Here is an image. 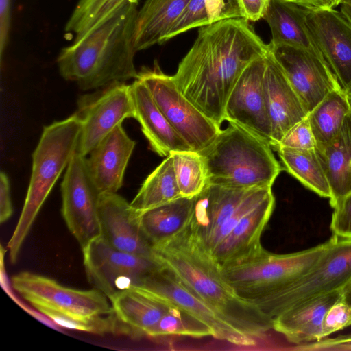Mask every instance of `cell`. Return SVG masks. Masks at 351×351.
Masks as SVG:
<instances>
[{
	"mask_svg": "<svg viewBox=\"0 0 351 351\" xmlns=\"http://www.w3.org/2000/svg\"><path fill=\"white\" fill-rule=\"evenodd\" d=\"M287 2L296 4L299 6L313 9V8H322L317 0H283Z\"/></svg>",
	"mask_w": 351,
	"mask_h": 351,
	"instance_id": "obj_45",
	"label": "cell"
},
{
	"mask_svg": "<svg viewBox=\"0 0 351 351\" xmlns=\"http://www.w3.org/2000/svg\"><path fill=\"white\" fill-rule=\"evenodd\" d=\"M243 18L248 21H257L263 19L270 0H239Z\"/></svg>",
	"mask_w": 351,
	"mask_h": 351,
	"instance_id": "obj_42",
	"label": "cell"
},
{
	"mask_svg": "<svg viewBox=\"0 0 351 351\" xmlns=\"http://www.w3.org/2000/svg\"><path fill=\"white\" fill-rule=\"evenodd\" d=\"M332 241L333 236L315 247L285 254L269 252L261 245L238 259L221 265V271L239 297L259 309L308 272Z\"/></svg>",
	"mask_w": 351,
	"mask_h": 351,
	"instance_id": "obj_6",
	"label": "cell"
},
{
	"mask_svg": "<svg viewBox=\"0 0 351 351\" xmlns=\"http://www.w3.org/2000/svg\"><path fill=\"white\" fill-rule=\"evenodd\" d=\"M340 5L341 13L351 24V0H343Z\"/></svg>",
	"mask_w": 351,
	"mask_h": 351,
	"instance_id": "obj_46",
	"label": "cell"
},
{
	"mask_svg": "<svg viewBox=\"0 0 351 351\" xmlns=\"http://www.w3.org/2000/svg\"><path fill=\"white\" fill-rule=\"evenodd\" d=\"M330 230L340 238L351 239V193L333 208Z\"/></svg>",
	"mask_w": 351,
	"mask_h": 351,
	"instance_id": "obj_39",
	"label": "cell"
},
{
	"mask_svg": "<svg viewBox=\"0 0 351 351\" xmlns=\"http://www.w3.org/2000/svg\"><path fill=\"white\" fill-rule=\"evenodd\" d=\"M132 289L193 315L210 328L215 338L237 346H250L256 343L255 339L239 332L226 323L211 307L160 265Z\"/></svg>",
	"mask_w": 351,
	"mask_h": 351,
	"instance_id": "obj_13",
	"label": "cell"
},
{
	"mask_svg": "<svg viewBox=\"0 0 351 351\" xmlns=\"http://www.w3.org/2000/svg\"><path fill=\"white\" fill-rule=\"evenodd\" d=\"M210 24L243 18L239 0H204Z\"/></svg>",
	"mask_w": 351,
	"mask_h": 351,
	"instance_id": "obj_40",
	"label": "cell"
},
{
	"mask_svg": "<svg viewBox=\"0 0 351 351\" xmlns=\"http://www.w3.org/2000/svg\"><path fill=\"white\" fill-rule=\"evenodd\" d=\"M134 118L140 123L152 149L160 156L176 151L191 150L156 104L149 88L139 78L130 84Z\"/></svg>",
	"mask_w": 351,
	"mask_h": 351,
	"instance_id": "obj_20",
	"label": "cell"
},
{
	"mask_svg": "<svg viewBox=\"0 0 351 351\" xmlns=\"http://www.w3.org/2000/svg\"><path fill=\"white\" fill-rule=\"evenodd\" d=\"M276 151L283 169L319 196L330 199V186L316 149L280 147Z\"/></svg>",
	"mask_w": 351,
	"mask_h": 351,
	"instance_id": "obj_31",
	"label": "cell"
},
{
	"mask_svg": "<svg viewBox=\"0 0 351 351\" xmlns=\"http://www.w3.org/2000/svg\"><path fill=\"white\" fill-rule=\"evenodd\" d=\"M138 78L146 84L162 114L192 151L199 152L221 131L220 126L182 93L172 76L163 73L157 61L151 68H142Z\"/></svg>",
	"mask_w": 351,
	"mask_h": 351,
	"instance_id": "obj_8",
	"label": "cell"
},
{
	"mask_svg": "<svg viewBox=\"0 0 351 351\" xmlns=\"http://www.w3.org/2000/svg\"><path fill=\"white\" fill-rule=\"evenodd\" d=\"M306 10V8L283 0H270L263 18L271 33L269 47L290 46L324 57L308 31Z\"/></svg>",
	"mask_w": 351,
	"mask_h": 351,
	"instance_id": "obj_24",
	"label": "cell"
},
{
	"mask_svg": "<svg viewBox=\"0 0 351 351\" xmlns=\"http://www.w3.org/2000/svg\"><path fill=\"white\" fill-rule=\"evenodd\" d=\"M13 213L10 196V186L8 176L0 173V222L3 223L10 219Z\"/></svg>",
	"mask_w": 351,
	"mask_h": 351,
	"instance_id": "obj_43",
	"label": "cell"
},
{
	"mask_svg": "<svg viewBox=\"0 0 351 351\" xmlns=\"http://www.w3.org/2000/svg\"><path fill=\"white\" fill-rule=\"evenodd\" d=\"M102 236L114 248L152 260V248L130 203L115 193L101 194L98 202Z\"/></svg>",
	"mask_w": 351,
	"mask_h": 351,
	"instance_id": "obj_17",
	"label": "cell"
},
{
	"mask_svg": "<svg viewBox=\"0 0 351 351\" xmlns=\"http://www.w3.org/2000/svg\"><path fill=\"white\" fill-rule=\"evenodd\" d=\"M269 48L307 114L329 93L342 89L324 57L290 46Z\"/></svg>",
	"mask_w": 351,
	"mask_h": 351,
	"instance_id": "obj_14",
	"label": "cell"
},
{
	"mask_svg": "<svg viewBox=\"0 0 351 351\" xmlns=\"http://www.w3.org/2000/svg\"><path fill=\"white\" fill-rule=\"evenodd\" d=\"M209 24L204 0H190L165 36L163 43L189 29Z\"/></svg>",
	"mask_w": 351,
	"mask_h": 351,
	"instance_id": "obj_36",
	"label": "cell"
},
{
	"mask_svg": "<svg viewBox=\"0 0 351 351\" xmlns=\"http://www.w3.org/2000/svg\"><path fill=\"white\" fill-rule=\"evenodd\" d=\"M171 154L147 177L130 202L138 217L144 212L181 197Z\"/></svg>",
	"mask_w": 351,
	"mask_h": 351,
	"instance_id": "obj_30",
	"label": "cell"
},
{
	"mask_svg": "<svg viewBox=\"0 0 351 351\" xmlns=\"http://www.w3.org/2000/svg\"><path fill=\"white\" fill-rule=\"evenodd\" d=\"M267 112L271 130L274 149L295 124L307 112L283 71L269 48L263 80Z\"/></svg>",
	"mask_w": 351,
	"mask_h": 351,
	"instance_id": "obj_18",
	"label": "cell"
},
{
	"mask_svg": "<svg viewBox=\"0 0 351 351\" xmlns=\"http://www.w3.org/2000/svg\"><path fill=\"white\" fill-rule=\"evenodd\" d=\"M11 0H0V56L6 47L10 26Z\"/></svg>",
	"mask_w": 351,
	"mask_h": 351,
	"instance_id": "obj_44",
	"label": "cell"
},
{
	"mask_svg": "<svg viewBox=\"0 0 351 351\" xmlns=\"http://www.w3.org/2000/svg\"><path fill=\"white\" fill-rule=\"evenodd\" d=\"M271 145L233 123L198 152L207 184L232 189L271 187L283 169Z\"/></svg>",
	"mask_w": 351,
	"mask_h": 351,
	"instance_id": "obj_4",
	"label": "cell"
},
{
	"mask_svg": "<svg viewBox=\"0 0 351 351\" xmlns=\"http://www.w3.org/2000/svg\"><path fill=\"white\" fill-rule=\"evenodd\" d=\"M350 111L346 93L338 89L329 93L307 114L317 151L324 150L338 136Z\"/></svg>",
	"mask_w": 351,
	"mask_h": 351,
	"instance_id": "obj_29",
	"label": "cell"
},
{
	"mask_svg": "<svg viewBox=\"0 0 351 351\" xmlns=\"http://www.w3.org/2000/svg\"><path fill=\"white\" fill-rule=\"evenodd\" d=\"M342 290L314 298L273 319V329L295 347L324 338L322 324L329 308L342 298Z\"/></svg>",
	"mask_w": 351,
	"mask_h": 351,
	"instance_id": "obj_22",
	"label": "cell"
},
{
	"mask_svg": "<svg viewBox=\"0 0 351 351\" xmlns=\"http://www.w3.org/2000/svg\"><path fill=\"white\" fill-rule=\"evenodd\" d=\"M152 260L171 273L226 323L256 340L273 329V320L239 297L191 221L180 232L153 245Z\"/></svg>",
	"mask_w": 351,
	"mask_h": 351,
	"instance_id": "obj_2",
	"label": "cell"
},
{
	"mask_svg": "<svg viewBox=\"0 0 351 351\" xmlns=\"http://www.w3.org/2000/svg\"><path fill=\"white\" fill-rule=\"evenodd\" d=\"M56 324L69 329H73L97 335L107 333L128 335L123 324L114 313L92 317H75L66 315L47 308H36Z\"/></svg>",
	"mask_w": 351,
	"mask_h": 351,
	"instance_id": "obj_34",
	"label": "cell"
},
{
	"mask_svg": "<svg viewBox=\"0 0 351 351\" xmlns=\"http://www.w3.org/2000/svg\"><path fill=\"white\" fill-rule=\"evenodd\" d=\"M275 206L273 195L245 215L210 253L219 266L238 259L261 246V234Z\"/></svg>",
	"mask_w": 351,
	"mask_h": 351,
	"instance_id": "obj_23",
	"label": "cell"
},
{
	"mask_svg": "<svg viewBox=\"0 0 351 351\" xmlns=\"http://www.w3.org/2000/svg\"><path fill=\"white\" fill-rule=\"evenodd\" d=\"M170 154L181 196L192 198L197 195L207 184L206 170L200 154L192 150L176 151Z\"/></svg>",
	"mask_w": 351,
	"mask_h": 351,
	"instance_id": "obj_33",
	"label": "cell"
},
{
	"mask_svg": "<svg viewBox=\"0 0 351 351\" xmlns=\"http://www.w3.org/2000/svg\"><path fill=\"white\" fill-rule=\"evenodd\" d=\"M75 114L82 129L77 152L86 157L93 149L117 125L134 118L130 84L114 82L81 96Z\"/></svg>",
	"mask_w": 351,
	"mask_h": 351,
	"instance_id": "obj_11",
	"label": "cell"
},
{
	"mask_svg": "<svg viewBox=\"0 0 351 351\" xmlns=\"http://www.w3.org/2000/svg\"><path fill=\"white\" fill-rule=\"evenodd\" d=\"M62 215L82 249L102 235L98 202L101 195L86 165V158L76 152L61 184Z\"/></svg>",
	"mask_w": 351,
	"mask_h": 351,
	"instance_id": "obj_10",
	"label": "cell"
},
{
	"mask_svg": "<svg viewBox=\"0 0 351 351\" xmlns=\"http://www.w3.org/2000/svg\"><path fill=\"white\" fill-rule=\"evenodd\" d=\"M280 147L316 149V143L307 116L288 130L274 149Z\"/></svg>",
	"mask_w": 351,
	"mask_h": 351,
	"instance_id": "obj_37",
	"label": "cell"
},
{
	"mask_svg": "<svg viewBox=\"0 0 351 351\" xmlns=\"http://www.w3.org/2000/svg\"><path fill=\"white\" fill-rule=\"evenodd\" d=\"M168 335H182L194 338L212 336L210 328L189 313L176 307L169 306L147 336L158 337Z\"/></svg>",
	"mask_w": 351,
	"mask_h": 351,
	"instance_id": "obj_35",
	"label": "cell"
},
{
	"mask_svg": "<svg viewBox=\"0 0 351 351\" xmlns=\"http://www.w3.org/2000/svg\"><path fill=\"white\" fill-rule=\"evenodd\" d=\"M190 0H145L138 11L134 47L147 49L163 40Z\"/></svg>",
	"mask_w": 351,
	"mask_h": 351,
	"instance_id": "obj_26",
	"label": "cell"
},
{
	"mask_svg": "<svg viewBox=\"0 0 351 351\" xmlns=\"http://www.w3.org/2000/svg\"><path fill=\"white\" fill-rule=\"evenodd\" d=\"M351 280V239L333 234V241L304 276L260 308L273 319L314 298L342 290Z\"/></svg>",
	"mask_w": 351,
	"mask_h": 351,
	"instance_id": "obj_7",
	"label": "cell"
},
{
	"mask_svg": "<svg viewBox=\"0 0 351 351\" xmlns=\"http://www.w3.org/2000/svg\"><path fill=\"white\" fill-rule=\"evenodd\" d=\"M138 0H126L82 39L57 58L61 76L83 90L137 79L134 32Z\"/></svg>",
	"mask_w": 351,
	"mask_h": 351,
	"instance_id": "obj_3",
	"label": "cell"
},
{
	"mask_svg": "<svg viewBox=\"0 0 351 351\" xmlns=\"http://www.w3.org/2000/svg\"><path fill=\"white\" fill-rule=\"evenodd\" d=\"M253 189H232L207 184L194 197L190 221L204 245L237 210Z\"/></svg>",
	"mask_w": 351,
	"mask_h": 351,
	"instance_id": "obj_21",
	"label": "cell"
},
{
	"mask_svg": "<svg viewBox=\"0 0 351 351\" xmlns=\"http://www.w3.org/2000/svg\"><path fill=\"white\" fill-rule=\"evenodd\" d=\"M12 285L35 308L45 307L75 317H92L113 313L108 298L100 291L67 287L53 279L29 271L12 277Z\"/></svg>",
	"mask_w": 351,
	"mask_h": 351,
	"instance_id": "obj_12",
	"label": "cell"
},
{
	"mask_svg": "<svg viewBox=\"0 0 351 351\" xmlns=\"http://www.w3.org/2000/svg\"><path fill=\"white\" fill-rule=\"evenodd\" d=\"M110 300L114 315L130 337L147 336L168 308L133 289L119 293Z\"/></svg>",
	"mask_w": 351,
	"mask_h": 351,
	"instance_id": "obj_27",
	"label": "cell"
},
{
	"mask_svg": "<svg viewBox=\"0 0 351 351\" xmlns=\"http://www.w3.org/2000/svg\"><path fill=\"white\" fill-rule=\"evenodd\" d=\"M88 282L109 300L138 286L159 265L153 260L119 250L101 235L82 248Z\"/></svg>",
	"mask_w": 351,
	"mask_h": 351,
	"instance_id": "obj_9",
	"label": "cell"
},
{
	"mask_svg": "<svg viewBox=\"0 0 351 351\" xmlns=\"http://www.w3.org/2000/svg\"><path fill=\"white\" fill-rule=\"evenodd\" d=\"M349 326H351V307L341 298L324 315L322 324L324 338Z\"/></svg>",
	"mask_w": 351,
	"mask_h": 351,
	"instance_id": "obj_38",
	"label": "cell"
},
{
	"mask_svg": "<svg viewBox=\"0 0 351 351\" xmlns=\"http://www.w3.org/2000/svg\"><path fill=\"white\" fill-rule=\"evenodd\" d=\"M346 95H347V98H348V102L350 104V110H351V91L346 93Z\"/></svg>",
	"mask_w": 351,
	"mask_h": 351,
	"instance_id": "obj_49",
	"label": "cell"
},
{
	"mask_svg": "<svg viewBox=\"0 0 351 351\" xmlns=\"http://www.w3.org/2000/svg\"><path fill=\"white\" fill-rule=\"evenodd\" d=\"M136 142L117 125L88 154L86 165L100 194L115 193L123 177Z\"/></svg>",
	"mask_w": 351,
	"mask_h": 351,
	"instance_id": "obj_19",
	"label": "cell"
},
{
	"mask_svg": "<svg viewBox=\"0 0 351 351\" xmlns=\"http://www.w3.org/2000/svg\"><path fill=\"white\" fill-rule=\"evenodd\" d=\"M322 8H335L340 5L343 0H317Z\"/></svg>",
	"mask_w": 351,
	"mask_h": 351,
	"instance_id": "obj_48",
	"label": "cell"
},
{
	"mask_svg": "<svg viewBox=\"0 0 351 351\" xmlns=\"http://www.w3.org/2000/svg\"><path fill=\"white\" fill-rule=\"evenodd\" d=\"M297 350H351V334L304 343L293 348Z\"/></svg>",
	"mask_w": 351,
	"mask_h": 351,
	"instance_id": "obj_41",
	"label": "cell"
},
{
	"mask_svg": "<svg viewBox=\"0 0 351 351\" xmlns=\"http://www.w3.org/2000/svg\"><path fill=\"white\" fill-rule=\"evenodd\" d=\"M126 0H79L65 25L77 41L108 18ZM73 41V42H74Z\"/></svg>",
	"mask_w": 351,
	"mask_h": 351,
	"instance_id": "obj_32",
	"label": "cell"
},
{
	"mask_svg": "<svg viewBox=\"0 0 351 351\" xmlns=\"http://www.w3.org/2000/svg\"><path fill=\"white\" fill-rule=\"evenodd\" d=\"M266 56L254 60L240 75L227 100L225 120L271 145V130L263 88Z\"/></svg>",
	"mask_w": 351,
	"mask_h": 351,
	"instance_id": "obj_15",
	"label": "cell"
},
{
	"mask_svg": "<svg viewBox=\"0 0 351 351\" xmlns=\"http://www.w3.org/2000/svg\"><path fill=\"white\" fill-rule=\"evenodd\" d=\"M268 51L269 45L247 20L220 21L199 27L172 77L182 93L221 127L227 100L240 75Z\"/></svg>",
	"mask_w": 351,
	"mask_h": 351,
	"instance_id": "obj_1",
	"label": "cell"
},
{
	"mask_svg": "<svg viewBox=\"0 0 351 351\" xmlns=\"http://www.w3.org/2000/svg\"><path fill=\"white\" fill-rule=\"evenodd\" d=\"M342 299L351 307V280L342 289Z\"/></svg>",
	"mask_w": 351,
	"mask_h": 351,
	"instance_id": "obj_47",
	"label": "cell"
},
{
	"mask_svg": "<svg viewBox=\"0 0 351 351\" xmlns=\"http://www.w3.org/2000/svg\"><path fill=\"white\" fill-rule=\"evenodd\" d=\"M308 31L337 77L341 88L351 91V24L334 8H307Z\"/></svg>",
	"mask_w": 351,
	"mask_h": 351,
	"instance_id": "obj_16",
	"label": "cell"
},
{
	"mask_svg": "<svg viewBox=\"0 0 351 351\" xmlns=\"http://www.w3.org/2000/svg\"><path fill=\"white\" fill-rule=\"evenodd\" d=\"M82 124L74 113L44 127L32 154V168L23 208L7 244L12 263L17 261L23 243L62 171L77 152Z\"/></svg>",
	"mask_w": 351,
	"mask_h": 351,
	"instance_id": "obj_5",
	"label": "cell"
},
{
	"mask_svg": "<svg viewBox=\"0 0 351 351\" xmlns=\"http://www.w3.org/2000/svg\"><path fill=\"white\" fill-rule=\"evenodd\" d=\"M194 197H181L148 210L138 217L140 228L151 245L174 236L191 220Z\"/></svg>",
	"mask_w": 351,
	"mask_h": 351,
	"instance_id": "obj_28",
	"label": "cell"
},
{
	"mask_svg": "<svg viewBox=\"0 0 351 351\" xmlns=\"http://www.w3.org/2000/svg\"><path fill=\"white\" fill-rule=\"evenodd\" d=\"M317 152L330 186V203L334 208L351 193V111L338 136L324 150Z\"/></svg>",
	"mask_w": 351,
	"mask_h": 351,
	"instance_id": "obj_25",
	"label": "cell"
}]
</instances>
